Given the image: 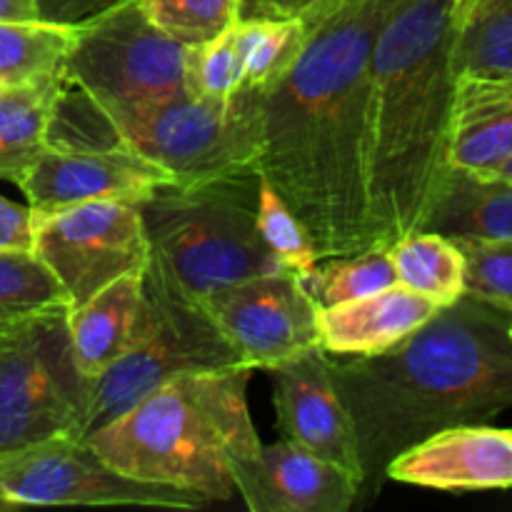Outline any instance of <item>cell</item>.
I'll return each mask as SVG.
<instances>
[{
	"label": "cell",
	"mask_w": 512,
	"mask_h": 512,
	"mask_svg": "<svg viewBox=\"0 0 512 512\" xmlns=\"http://www.w3.org/2000/svg\"><path fill=\"white\" fill-rule=\"evenodd\" d=\"M395 0H335L265 88L260 173L303 220L318 258L378 248L368 195L370 53Z\"/></svg>",
	"instance_id": "6da1fadb"
},
{
	"label": "cell",
	"mask_w": 512,
	"mask_h": 512,
	"mask_svg": "<svg viewBox=\"0 0 512 512\" xmlns=\"http://www.w3.org/2000/svg\"><path fill=\"white\" fill-rule=\"evenodd\" d=\"M510 325V313L463 295L385 353L333 355L363 493H378L390 460L410 445L455 425L488 423L512 408Z\"/></svg>",
	"instance_id": "7a4b0ae2"
},
{
	"label": "cell",
	"mask_w": 512,
	"mask_h": 512,
	"mask_svg": "<svg viewBox=\"0 0 512 512\" xmlns=\"http://www.w3.org/2000/svg\"><path fill=\"white\" fill-rule=\"evenodd\" d=\"M463 0H395L370 53L368 195L388 248L423 230L450 173L455 40Z\"/></svg>",
	"instance_id": "3957f363"
},
{
	"label": "cell",
	"mask_w": 512,
	"mask_h": 512,
	"mask_svg": "<svg viewBox=\"0 0 512 512\" xmlns=\"http://www.w3.org/2000/svg\"><path fill=\"white\" fill-rule=\"evenodd\" d=\"M253 373L250 365L183 373L85 440L130 478L193 490L210 503L230 500L228 463L260 448L248 408Z\"/></svg>",
	"instance_id": "277c9868"
},
{
	"label": "cell",
	"mask_w": 512,
	"mask_h": 512,
	"mask_svg": "<svg viewBox=\"0 0 512 512\" xmlns=\"http://www.w3.org/2000/svg\"><path fill=\"white\" fill-rule=\"evenodd\" d=\"M255 200L258 175L155 188L140 203L150 243L148 268L195 303L223 285L285 270L260 235Z\"/></svg>",
	"instance_id": "5b68a950"
},
{
	"label": "cell",
	"mask_w": 512,
	"mask_h": 512,
	"mask_svg": "<svg viewBox=\"0 0 512 512\" xmlns=\"http://www.w3.org/2000/svg\"><path fill=\"white\" fill-rule=\"evenodd\" d=\"M265 90L240 88L225 100L193 93L98 110L128 150L158 165L170 185L255 178L263 150Z\"/></svg>",
	"instance_id": "8992f818"
},
{
	"label": "cell",
	"mask_w": 512,
	"mask_h": 512,
	"mask_svg": "<svg viewBox=\"0 0 512 512\" xmlns=\"http://www.w3.org/2000/svg\"><path fill=\"white\" fill-rule=\"evenodd\" d=\"M68 308L0 333V460L53 438H85L90 380L70 348Z\"/></svg>",
	"instance_id": "52a82bcc"
},
{
	"label": "cell",
	"mask_w": 512,
	"mask_h": 512,
	"mask_svg": "<svg viewBox=\"0 0 512 512\" xmlns=\"http://www.w3.org/2000/svg\"><path fill=\"white\" fill-rule=\"evenodd\" d=\"M143 290L145 320L138 340L103 375L90 380L88 433L178 375L245 365L203 308L170 288L148 265Z\"/></svg>",
	"instance_id": "ba28073f"
},
{
	"label": "cell",
	"mask_w": 512,
	"mask_h": 512,
	"mask_svg": "<svg viewBox=\"0 0 512 512\" xmlns=\"http://www.w3.org/2000/svg\"><path fill=\"white\" fill-rule=\"evenodd\" d=\"M63 78L95 108L153 103L188 93L185 45L155 28L138 0L75 25Z\"/></svg>",
	"instance_id": "9c48e42d"
},
{
	"label": "cell",
	"mask_w": 512,
	"mask_h": 512,
	"mask_svg": "<svg viewBox=\"0 0 512 512\" xmlns=\"http://www.w3.org/2000/svg\"><path fill=\"white\" fill-rule=\"evenodd\" d=\"M208 503L193 490L123 475L85 438L45 440L0 460V508L133 505L198 510Z\"/></svg>",
	"instance_id": "30bf717a"
},
{
	"label": "cell",
	"mask_w": 512,
	"mask_h": 512,
	"mask_svg": "<svg viewBox=\"0 0 512 512\" xmlns=\"http://www.w3.org/2000/svg\"><path fill=\"white\" fill-rule=\"evenodd\" d=\"M33 228V253L58 280L70 308L148 265L143 210L133 200L68 205L33 220Z\"/></svg>",
	"instance_id": "8fae6325"
},
{
	"label": "cell",
	"mask_w": 512,
	"mask_h": 512,
	"mask_svg": "<svg viewBox=\"0 0 512 512\" xmlns=\"http://www.w3.org/2000/svg\"><path fill=\"white\" fill-rule=\"evenodd\" d=\"M198 305L253 370H270L320 345L318 305L290 270L223 285Z\"/></svg>",
	"instance_id": "7c38bea8"
},
{
	"label": "cell",
	"mask_w": 512,
	"mask_h": 512,
	"mask_svg": "<svg viewBox=\"0 0 512 512\" xmlns=\"http://www.w3.org/2000/svg\"><path fill=\"white\" fill-rule=\"evenodd\" d=\"M170 178L120 143L48 145L33 168L20 178L33 220L90 200L143 203Z\"/></svg>",
	"instance_id": "4fadbf2b"
},
{
	"label": "cell",
	"mask_w": 512,
	"mask_h": 512,
	"mask_svg": "<svg viewBox=\"0 0 512 512\" xmlns=\"http://www.w3.org/2000/svg\"><path fill=\"white\" fill-rule=\"evenodd\" d=\"M268 375L283 440L353 473L363 493L358 443L333 378V355L318 345L275 365Z\"/></svg>",
	"instance_id": "5bb4252c"
},
{
	"label": "cell",
	"mask_w": 512,
	"mask_h": 512,
	"mask_svg": "<svg viewBox=\"0 0 512 512\" xmlns=\"http://www.w3.org/2000/svg\"><path fill=\"white\" fill-rule=\"evenodd\" d=\"M235 493L253 512H348L360 498V480L295 443L263 445L228 463Z\"/></svg>",
	"instance_id": "9a60e30c"
},
{
	"label": "cell",
	"mask_w": 512,
	"mask_h": 512,
	"mask_svg": "<svg viewBox=\"0 0 512 512\" xmlns=\"http://www.w3.org/2000/svg\"><path fill=\"white\" fill-rule=\"evenodd\" d=\"M385 480L445 493L512 488V430L485 423L438 430L390 460Z\"/></svg>",
	"instance_id": "2e32d148"
},
{
	"label": "cell",
	"mask_w": 512,
	"mask_h": 512,
	"mask_svg": "<svg viewBox=\"0 0 512 512\" xmlns=\"http://www.w3.org/2000/svg\"><path fill=\"white\" fill-rule=\"evenodd\" d=\"M438 310V303L395 283L365 298L318 308L320 348L338 358L380 355L423 328Z\"/></svg>",
	"instance_id": "e0dca14e"
},
{
	"label": "cell",
	"mask_w": 512,
	"mask_h": 512,
	"mask_svg": "<svg viewBox=\"0 0 512 512\" xmlns=\"http://www.w3.org/2000/svg\"><path fill=\"white\" fill-rule=\"evenodd\" d=\"M512 158V75H458L450 115V168L490 178Z\"/></svg>",
	"instance_id": "ac0fdd59"
},
{
	"label": "cell",
	"mask_w": 512,
	"mask_h": 512,
	"mask_svg": "<svg viewBox=\"0 0 512 512\" xmlns=\"http://www.w3.org/2000/svg\"><path fill=\"white\" fill-rule=\"evenodd\" d=\"M143 273L123 275L115 283L68 308V335L75 365L88 380L103 375L138 340L145 320Z\"/></svg>",
	"instance_id": "d6986e66"
},
{
	"label": "cell",
	"mask_w": 512,
	"mask_h": 512,
	"mask_svg": "<svg viewBox=\"0 0 512 512\" xmlns=\"http://www.w3.org/2000/svg\"><path fill=\"white\" fill-rule=\"evenodd\" d=\"M423 230L453 240H512V183L450 168Z\"/></svg>",
	"instance_id": "ffe728a7"
},
{
	"label": "cell",
	"mask_w": 512,
	"mask_h": 512,
	"mask_svg": "<svg viewBox=\"0 0 512 512\" xmlns=\"http://www.w3.org/2000/svg\"><path fill=\"white\" fill-rule=\"evenodd\" d=\"M63 83V75H53L0 90V180L18 185L48 148L50 120Z\"/></svg>",
	"instance_id": "44dd1931"
},
{
	"label": "cell",
	"mask_w": 512,
	"mask_h": 512,
	"mask_svg": "<svg viewBox=\"0 0 512 512\" xmlns=\"http://www.w3.org/2000/svg\"><path fill=\"white\" fill-rule=\"evenodd\" d=\"M398 283L425 295L440 308L465 295V255L453 238L415 230L388 245Z\"/></svg>",
	"instance_id": "7402d4cb"
},
{
	"label": "cell",
	"mask_w": 512,
	"mask_h": 512,
	"mask_svg": "<svg viewBox=\"0 0 512 512\" xmlns=\"http://www.w3.org/2000/svg\"><path fill=\"white\" fill-rule=\"evenodd\" d=\"M75 28L48 20H0V90L63 75Z\"/></svg>",
	"instance_id": "603a6c76"
},
{
	"label": "cell",
	"mask_w": 512,
	"mask_h": 512,
	"mask_svg": "<svg viewBox=\"0 0 512 512\" xmlns=\"http://www.w3.org/2000/svg\"><path fill=\"white\" fill-rule=\"evenodd\" d=\"M455 73L512 75V0H463Z\"/></svg>",
	"instance_id": "cb8c5ba5"
},
{
	"label": "cell",
	"mask_w": 512,
	"mask_h": 512,
	"mask_svg": "<svg viewBox=\"0 0 512 512\" xmlns=\"http://www.w3.org/2000/svg\"><path fill=\"white\" fill-rule=\"evenodd\" d=\"M305 35L308 23L303 18L238 20L233 40L240 58V88H270L298 58Z\"/></svg>",
	"instance_id": "d4e9b609"
},
{
	"label": "cell",
	"mask_w": 512,
	"mask_h": 512,
	"mask_svg": "<svg viewBox=\"0 0 512 512\" xmlns=\"http://www.w3.org/2000/svg\"><path fill=\"white\" fill-rule=\"evenodd\" d=\"M300 283L318 308H330L390 288L398 283V275L388 248H370L363 253L318 260Z\"/></svg>",
	"instance_id": "484cf974"
},
{
	"label": "cell",
	"mask_w": 512,
	"mask_h": 512,
	"mask_svg": "<svg viewBox=\"0 0 512 512\" xmlns=\"http://www.w3.org/2000/svg\"><path fill=\"white\" fill-rule=\"evenodd\" d=\"M58 308H70L68 298L38 255L0 250V333Z\"/></svg>",
	"instance_id": "4316f807"
},
{
	"label": "cell",
	"mask_w": 512,
	"mask_h": 512,
	"mask_svg": "<svg viewBox=\"0 0 512 512\" xmlns=\"http://www.w3.org/2000/svg\"><path fill=\"white\" fill-rule=\"evenodd\" d=\"M255 220H258V230L263 235L265 245L285 270L303 278L318 265V250H315L308 228L263 175H258Z\"/></svg>",
	"instance_id": "83f0119b"
},
{
	"label": "cell",
	"mask_w": 512,
	"mask_h": 512,
	"mask_svg": "<svg viewBox=\"0 0 512 512\" xmlns=\"http://www.w3.org/2000/svg\"><path fill=\"white\" fill-rule=\"evenodd\" d=\"M145 18L180 45L208 43L240 20V0H138Z\"/></svg>",
	"instance_id": "f1b7e54d"
},
{
	"label": "cell",
	"mask_w": 512,
	"mask_h": 512,
	"mask_svg": "<svg viewBox=\"0 0 512 512\" xmlns=\"http://www.w3.org/2000/svg\"><path fill=\"white\" fill-rule=\"evenodd\" d=\"M465 255V295L512 315V240H455Z\"/></svg>",
	"instance_id": "f546056e"
},
{
	"label": "cell",
	"mask_w": 512,
	"mask_h": 512,
	"mask_svg": "<svg viewBox=\"0 0 512 512\" xmlns=\"http://www.w3.org/2000/svg\"><path fill=\"white\" fill-rule=\"evenodd\" d=\"M233 28L208 43L185 48V88L188 93L210 100H225L238 93L240 58L235 50Z\"/></svg>",
	"instance_id": "4dcf8cb0"
},
{
	"label": "cell",
	"mask_w": 512,
	"mask_h": 512,
	"mask_svg": "<svg viewBox=\"0 0 512 512\" xmlns=\"http://www.w3.org/2000/svg\"><path fill=\"white\" fill-rule=\"evenodd\" d=\"M120 3L128 0H38V18L75 28Z\"/></svg>",
	"instance_id": "1f68e13d"
},
{
	"label": "cell",
	"mask_w": 512,
	"mask_h": 512,
	"mask_svg": "<svg viewBox=\"0 0 512 512\" xmlns=\"http://www.w3.org/2000/svg\"><path fill=\"white\" fill-rule=\"evenodd\" d=\"M33 213L0 195V250H33Z\"/></svg>",
	"instance_id": "d6a6232c"
},
{
	"label": "cell",
	"mask_w": 512,
	"mask_h": 512,
	"mask_svg": "<svg viewBox=\"0 0 512 512\" xmlns=\"http://www.w3.org/2000/svg\"><path fill=\"white\" fill-rule=\"evenodd\" d=\"M283 0H240V20L280 18Z\"/></svg>",
	"instance_id": "836d02e7"
},
{
	"label": "cell",
	"mask_w": 512,
	"mask_h": 512,
	"mask_svg": "<svg viewBox=\"0 0 512 512\" xmlns=\"http://www.w3.org/2000/svg\"><path fill=\"white\" fill-rule=\"evenodd\" d=\"M0 20H40L38 0H0Z\"/></svg>",
	"instance_id": "e575fe53"
},
{
	"label": "cell",
	"mask_w": 512,
	"mask_h": 512,
	"mask_svg": "<svg viewBox=\"0 0 512 512\" xmlns=\"http://www.w3.org/2000/svg\"><path fill=\"white\" fill-rule=\"evenodd\" d=\"M330 3H335V0H283L280 18H303V15L318 13L320 8Z\"/></svg>",
	"instance_id": "d590c367"
},
{
	"label": "cell",
	"mask_w": 512,
	"mask_h": 512,
	"mask_svg": "<svg viewBox=\"0 0 512 512\" xmlns=\"http://www.w3.org/2000/svg\"><path fill=\"white\" fill-rule=\"evenodd\" d=\"M490 178L510 180V183H512V158L508 160V163H505V165H503V168H500V170H498V173H495V175H490Z\"/></svg>",
	"instance_id": "8d00e7d4"
},
{
	"label": "cell",
	"mask_w": 512,
	"mask_h": 512,
	"mask_svg": "<svg viewBox=\"0 0 512 512\" xmlns=\"http://www.w3.org/2000/svg\"><path fill=\"white\" fill-rule=\"evenodd\" d=\"M510 335H512V325H510Z\"/></svg>",
	"instance_id": "74e56055"
}]
</instances>
